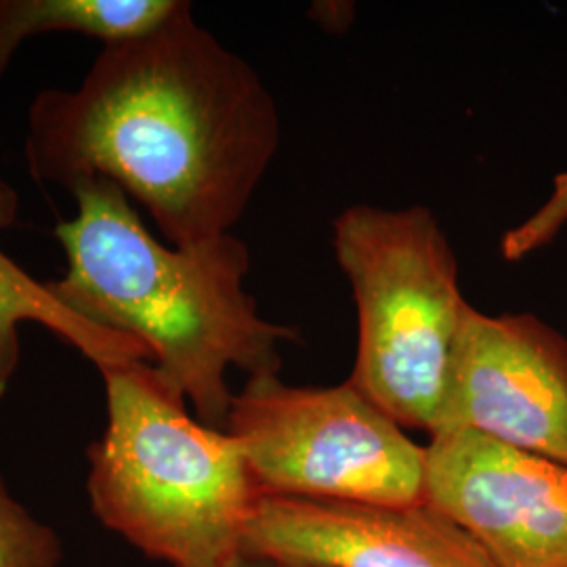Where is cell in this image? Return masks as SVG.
Listing matches in <instances>:
<instances>
[{
    "instance_id": "cell-1",
    "label": "cell",
    "mask_w": 567,
    "mask_h": 567,
    "mask_svg": "<svg viewBox=\"0 0 567 567\" xmlns=\"http://www.w3.org/2000/svg\"><path fill=\"white\" fill-rule=\"evenodd\" d=\"M278 145L261 76L179 0L154 30L103 42L76 89L41 91L23 156L41 185H118L185 248L231 234Z\"/></svg>"
},
{
    "instance_id": "cell-2",
    "label": "cell",
    "mask_w": 567,
    "mask_h": 567,
    "mask_svg": "<svg viewBox=\"0 0 567 567\" xmlns=\"http://www.w3.org/2000/svg\"><path fill=\"white\" fill-rule=\"evenodd\" d=\"M70 194L76 217L55 227L65 271L47 282L51 292L82 320L137 339L204 425L227 431V370L280 374V344L297 339L246 292L248 246L234 234L185 248L158 243L107 179Z\"/></svg>"
},
{
    "instance_id": "cell-3",
    "label": "cell",
    "mask_w": 567,
    "mask_h": 567,
    "mask_svg": "<svg viewBox=\"0 0 567 567\" xmlns=\"http://www.w3.org/2000/svg\"><path fill=\"white\" fill-rule=\"evenodd\" d=\"M107 425L89 447L103 526L171 567H229L261 492L240 442L204 425L152 362L100 370Z\"/></svg>"
},
{
    "instance_id": "cell-4",
    "label": "cell",
    "mask_w": 567,
    "mask_h": 567,
    "mask_svg": "<svg viewBox=\"0 0 567 567\" xmlns=\"http://www.w3.org/2000/svg\"><path fill=\"white\" fill-rule=\"evenodd\" d=\"M332 244L358 305L349 383L398 425L431 435L468 309L444 229L425 206L358 204L334 221Z\"/></svg>"
},
{
    "instance_id": "cell-5",
    "label": "cell",
    "mask_w": 567,
    "mask_h": 567,
    "mask_svg": "<svg viewBox=\"0 0 567 567\" xmlns=\"http://www.w3.org/2000/svg\"><path fill=\"white\" fill-rule=\"evenodd\" d=\"M227 431L261 494L370 505L423 503L425 446L349 381L292 386L248 377Z\"/></svg>"
},
{
    "instance_id": "cell-6",
    "label": "cell",
    "mask_w": 567,
    "mask_h": 567,
    "mask_svg": "<svg viewBox=\"0 0 567 567\" xmlns=\"http://www.w3.org/2000/svg\"><path fill=\"white\" fill-rule=\"evenodd\" d=\"M473 431L567 465V339L534 313L468 305L431 435Z\"/></svg>"
},
{
    "instance_id": "cell-7",
    "label": "cell",
    "mask_w": 567,
    "mask_h": 567,
    "mask_svg": "<svg viewBox=\"0 0 567 567\" xmlns=\"http://www.w3.org/2000/svg\"><path fill=\"white\" fill-rule=\"evenodd\" d=\"M423 501L496 567H567V465L473 431L431 435Z\"/></svg>"
},
{
    "instance_id": "cell-8",
    "label": "cell",
    "mask_w": 567,
    "mask_h": 567,
    "mask_svg": "<svg viewBox=\"0 0 567 567\" xmlns=\"http://www.w3.org/2000/svg\"><path fill=\"white\" fill-rule=\"evenodd\" d=\"M243 557L286 567H496L442 511L261 494Z\"/></svg>"
},
{
    "instance_id": "cell-9",
    "label": "cell",
    "mask_w": 567,
    "mask_h": 567,
    "mask_svg": "<svg viewBox=\"0 0 567 567\" xmlns=\"http://www.w3.org/2000/svg\"><path fill=\"white\" fill-rule=\"evenodd\" d=\"M18 215L20 194L0 177V231L16 224ZM23 322H37L51 330L63 343L81 351L97 370L152 362L150 351L137 339L82 320L61 303L49 284L34 280L0 250V398L9 391L20 368Z\"/></svg>"
},
{
    "instance_id": "cell-10",
    "label": "cell",
    "mask_w": 567,
    "mask_h": 567,
    "mask_svg": "<svg viewBox=\"0 0 567 567\" xmlns=\"http://www.w3.org/2000/svg\"><path fill=\"white\" fill-rule=\"evenodd\" d=\"M179 0H0V81L25 39L74 32L102 42L154 30Z\"/></svg>"
},
{
    "instance_id": "cell-11",
    "label": "cell",
    "mask_w": 567,
    "mask_h": 567,
    "mask_svg": "<svg viewBox=\"0 0 567 567\" xmlns=\"http://www.w3.org/2000/svg\"><path fill=\"white\" fill-rule=\"evenodd\" d=\"M60 536L20 505L0 475V567H58Z\"/></svg>"
},
{
    "instance_id": "cell-12",
    "label": "cell",
    "mask_w": 567,
    "mask_h": 567,
    "mask_svg": "<svg viewBox=\"0 0 567 567\" xmlns=\"http://www.w3.org/2000/svg\"><path fill=\"white\" fill-rule=\"evenodd\" d=\"M567 224V173L553 182V192L529 219L503 236L501 250L507 261H519L534 250L547 246Z\"/></svg>"
},
{
    "instance_id": "cell-13",
    "label": "cell",
    "mask_w": 567,
    "mask_h": 567,
    "mask_svg": "<svg viewBox=\"0 0 567 567\" xmlns=\"http://www.w3.org/2000/svg\"><path fill=\"white\" fill-rule=\"evenodd\" d=\"M229 567H286L271 564V561H261V559H250V557H240L238 561H234Z\"/></svg>"
}]
</instances>
